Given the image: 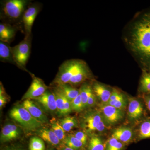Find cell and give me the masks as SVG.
Here are the masks:
<instances>
[{"mask_svg": "<svg viewBox=\"0 0 150 150\" xmlns=\"http://www.w3.org/2000/svg\"><path fill=\"white\" fill-rule=\"evenodd\" d=\"M131 35V46L137 54L150 59V13L146 14L135 24Z\"/></svg>", "mask_w": 150, "mask_h": 150, "instance_id": "6da1fadb", "label": "cell"}, {"mask_svg": "<svg viewBox=\"0 0 150 150\" xmlns=\"http://www.w3.org/2000/svg\"><path fill=\"white\" fill-rule=\"evenodd\" d=\"M1 19L6 23H12L22 19L30 2L27 0H7L1 2Z\"/></svg>", "mask_w": 150, "mask_h": 150, "instance_id": "7a4b0ae2", "label": "cell"}, {"mask_svg": "<svg viewBox=\"0 0 150 150\" xmlns=\"http://www.w3.org/2000/svg\"><path fill=\"white\" fill-rule=\"evenodd\" d=\"M9 115L12 119L26 131H36L43 125V123L33 117L23 105H17L13 108L9 112Z\"/></svg>", "mask_w": 150, "mask_h": 150, "instance_id": "3957f363", "label": "cell"}, {"mask_svg": "<svg viewBox=\"0 0 150 150\" xmlns=\"http://www.w3.org/2000/svg\"><path fill=\"white\" fill-rule=\"evenodd\" d=\"M83 62L79 60H67L59 67V71L53 83L56 86L68 83L79 69Z\"/></svg>", "mask_w": 150, "mask_h": 150, "instance_id": "277c9868", "label": "cell"}, {"mask_svg": "<svg viewBox=\"0 0 150 150\" xmlns=\"http://www.w3.org/2000/svg\"><path fill=\"white\" fill-rule=\"evenodd\" d=\"M31 39V35L25 36L20 43L11 47L12 53L17 66L25 71V66L30 54Z\"/></svg>", "mask_w": 150, "mask_h": 150, "instance_id": "5b68a950", "label": "cell"}, {"mask_svg": "<svg viewBox=\"0 0 150 150\" xmlns=\"http://www.w3.org/2000/svg\"><path fill=\"white\" fill-rule=\"evenodd\" d=\"M41 6L39 3L29 4L25 11L22 19L25 36L31 35L33 25L40 11Z\"/></svg>", "mask_w": 150, "mask_h": 150, "instance_id": "8992f818", "label": "cell"}, {"mask_svg": "<svg viewBox=\"0 0 150 150\" xmlns=\"http://www.w3.org/2000/svg\"><path fill=\"white\" fill-rule=\"evenodd\" d=\"M32 83L27 91L25 93L22 100L36 99L42 95L48 90V87L40 78L32 76Z\"/></svg>", "mask_w": 150, "mask_h": 150, "instance_id": "52a82bcc", "label": "cell"}, {"mask_svg": "<svg viewBox=\"0 0 150 150\" xmlns=\"http://www.w3.org/2000/svg\"><path fill=\"white\" fill-rule=\"evenodd\" d=\"M101 111L105 119L109 124L117 123L123 118L121 110L108 104H104L101 106Z\"/></svg>", "mask_w": 150, "mask_h": 150, "instance_id": "ba28073f", "label": "cell"}, {"mask_svg": "<svg viewBox=\"0 0 150 150\" xmlns=\"http://www.w3.org/2000/svg\"><path fill=\"white\" fill-rule=\"evenodd\" d=\"M54 94L56 97L57 111L59 115H66L72 111L71 102L59 91L54 89Z\"/></svg>", "mask_w": 150, "mask_h": 150, "instance_id": "9c48e42d", "label": "cell"}, {"mask_svg": "<svg viewBox=\"0 0 150 150\" xmlns=\"http://www.w3.org/2000/svg\"><path fill=\"white\" fill-rule=\"evenodd\" d=\"M22 105L30 112L33 117L38 121H40L43 124L48 122V118L46 115L40 108L31 100H25L23 101Z\"/></svg>", "mask_w": 150, "mask_h": 150, "instance_id": "30bf717a", "label": "cell"}, {"mask_svg": "<svg viewBox=\"0 0 150 150\" xmlns=\"http://www.w3.org/2000/svg\"><path fill=\"white\" fill-rule=\"evenodd\" d=\"M35 99L47 111L52 112L57 110L56 97L54 92L47 90L41 96Z\"/></svg>", "mask_w": 150, "mask_h": 150, "instance_id": "8fae6325", "label": "cell"}, {"mask_svg": "<svg viewBox=\"0 0 150 150\" xmlns=\"http://www.w3.org/2000/svg\"><path fill=\"white\" fill-rule=\"evenodd\" d=\"M21 130L16 125L12 123L6 124L2 129L1 134V142H9L20 136Z\"/></svg>", "mask_w": 150, "mask_h": 150, "instance_id": "7c38bea8", "label": "cell"}, {"mask_svg": "<svg viewBox=\"0 0 150 150\" xmlns=\"http://www.w3.org/2000/svg\"><path fill=\"white\" fill-rule=\"evenodd\" d=\"M17 30L15 25L6 23L0 24V40L5 43H10L14 38Z\"/></svg>", "mask_w": 150, "mask_h": 150, "instance_id": "4fadbf2b", "label": "cell"}, {"mask_svg": "<svg viewBox=\"0 0 150 150\" xmlns=\"http://www.w3.org/2000/svg\"><path fill=\"white\" fill-rule=\"evenodd\" d=\"M90 71L88 67L84 62L68 83L73 87L78 85L88 79Z\"/></svg>", "mask_w": 150, "mask_h": 150, "instance_id": "5bb4252c", "label": "cell"}, {"mask_svg": "<svg viewBox=\"0 0 150 150\" xmlns=\"http://www.w3.org/2000/svg\"><path fill=\"white\" fill-rule=\"evenodd\" d=\"M0 60L1 62H7L17 66L13 59L11 47L8 43L0 41Z\"/></svg>", "mask_w": 150, "mask_h": 150, "instance_id": "9a60e30c", "label": "cell"}, {"mask_svg": "<svg viewBox=\"0 0 150 150\" xmlns=\"http://www.w3.org/2000/svg\"><path fill=\"white\" fill-rule=\"evenodd\" d=\"M143 112V108L141 103L137 99L131 98L128 107V115L132 120L139 118Z\"/></svg>", "mask_w": 150, "mask_h": 150, "instance_id": "2e32d148", "label": "cell"}, {"mask_svg": "<svg viewBox=\"0 0 150 150\" xmlns=\"http://www.w3.org/2000/svg\"><path fill=\"white\" fill-rule=\"evenodd\" d=\"M93 91L104 104H107L109 101L112 93L104 86L97 83L94 84Z\"/></svg>", "mask_w": 150, "mask_h": 150, "instance_id": "e0dca14e", "label": "cell"}, {"mask_svg": "<svg viewBox=\"0 0 150 150\" xmlns=\"http://www.w3.org/2000/svg\"><path fill=\"white\" fill-rule=\"evenodd\" d=\"M103 120L102 116L99 112H93L89 114L85 120L86 129L88 131H95L97 127Z\"/></svg>", "mask_w": 150, "mask_h": 150, "instance_id": "ac0fdd59", "label": "cell"}, {"mask_svg": "<svg viewBox=\"0 0 150 150\" xmlns=\"http://www.w3.org/2000/svg\"><path fill=\"white\" fill-rule=\"evenodd\" d=\"M55 88L62 93L70 102L79 94V90H78L69 83L57 86Z\"/></svg>", "mask_w": 150, "mask_h": 150, "instance_id": "d6986e66", "label": "cell"}, {"mask_svg": "<svg viewBox=\"0 0 150 150\" xmlns=\"http://www.w3.org/2000/svg\"><path fill=\"white\" fill-rule=\"evenodd\" d=\"M133 133L131 129L128 128H118L113 132L111 137L115 138L119 142L127 143L131 139Z\"/></svg>", "mask_w": 150, "mask_h": 150, "instance_id": "ffe728a7", "label": "cell"}, {"mask_svg": "<svg viewBox=\"0 0 150 150\" xmlns=\"http://www.w3.org/2000/svg\"><path fill=\"white\" fill-rule=\"evenodd\" d=\"M38 135L42 139L54 146L59 144L61 142L52 129H40L38 131Z\"/></svg>", "mask_w": 150, "mask_h": 150, "instance_id": "44dd1931", "label": "cell"}, {"mask_svg": "<svg viewBox=\"0 0 150 150\" xmlns=\"http://www.w3.org/2000/svg\"><path fill=\"white\" fill-rule=\"evenodd\" d=\"M50 124L51 129L54 131L59 140L60 141H64L66 137L65 134L66 131L61 126L60 122L56 118H53L50 120Z\"/></svg>", "mask_w": 150, "mask_h": 150, "instance_id": "7402d4cb", "label": "cell"}, {"mask_svg": "<svg viewBox=\"0 0 150 150\" xmlns=\"http://www.w3.org/2000/svg\"><path fill=\"white\" fill-rule=\"evenodd\" d=\"M63 142L65 146L74 150L80 149L84 145L74 135H69L66 136Z\"/></svg>", "mask_w": 150, "mask_h": 150, "instance_id": "603a6c76", "label": "cell"}, {"mask_svg": "<svg viewBox=\"0 0 150 150\" xmlns=\"http://www.w3.org/2000/svg\"><path fill=\"white\" fill-rule=\"evenodd\" d=\"M60 124L64 130L69 132L77 126V122L76 118L72 116H67L60 120Z\"/></svg>", "mask_w": 150, "mask_h": 150, "instance_id": "cb8c5ba5", "label": "cell"}, {"mask_svg": "<svg viewBox=\"0 0 150 150\" xmlns=\"http://www.w3.org/2000/svg\"><path fill=\"white\" fill-rule=\"evenodd\" d=\"M106 144L99 137H92L90 141L88 150H104Z\"/></svg>", "mask_w": 150, "mask_h": 150, "instance_id": "d4e9b609", "label": "cell"}, {"mask_svg": "<svg viewBox=\"0 0 150 150\" xmlns=\"http://www.w3.org/2000/svg\"><path fill=\"white\" fill-rule=\"evenodd\" d=\"M93 91L92 88L89 85L84 84L79 89V93L81 98L83 108L86 107L87 101L91 93Z\"/></svg>", "mask_w": 150, "mask_h": 150, "instance_id": "484cf974", "label": "cell"}, {"mask_svg": "<svg viewBox=\"0 0 150 150\" xmlns=\"http://www.w3.org/2000/svg\"><path fill=\"white\" fill-rule=\"evenodd\" d=\"M45 146L43 139L37 137L31 138L30 142V150H45Z\"/></svg>", "mask_w": 150, "mask_h": 150, "instance_id": "4316f807", "label": "cell"}, {"mask_svg": "<svg viewBox=\"0 0 150 150\" xmlns=\"http://www.w3.org/2000/svg\"><path fill=\"white\" fill-rule=\"evenodd\" d=\"M123 147L121 142L111 137L108 142L106 150H122Z\"/></svg>", "mask_w": 150, "mask_h": 150, "instance_id": "83f0119b", "label": "cell"}, {"mask_svg": "<svg viewBox=\"0 0 150 150\" xmlns=\"http://www.w3.org/2000/svg\"><path fill=\"white\" fill-rule=\"evenodd\" d=\"M139 136L142 139L150 138V121H145L141 125Z\"/></svg>", "mask_w": 150, "mask_h": 150, "instance_id": "f1b7e54d", "label": "cell"}, {"mask_svg": "<svg viewBox=\"0 0 150 150\" xmlns=\"http://www.w3.org/2000/svg\"><path fill=\"white\" fill-rule=\"evenodd\" d=\"M71 104L72 110L74 111L79 112L84 109L81 98L80 93L74 99L71 101Z\"/></svg>", "mask_w": 150, "mask_h": 150, "instance_id": "f546056e", "label": "cell"}, {"mask_svg": "<svg viewBox=\"0 0 150 150\" xmlns=\"http://www.w3.org/2000/svg\"><path fill=\"white\" fill-rule=\"evenodd\" d=\"M142 90L150 93V74H146L143 76L141 82Z\"/></svg>", "mask_w": 150, "mask_h": 150, "instance_id": "4dcf8cb0", "label": "cell"}, {"mask_svg": "<svg viewBox=\"0 0 150 150\" xmlns=\"http://www.w3.org/2000/svg\"><path fill=\"white\" fill-rule=\"evenodd\" d=\"M106 104L114 106L115 108L121 110L126 107V102L124 98H122L120 99L109 101Z\"/></svg>", "mask_w": 150, "mask_h": 150, "instance_id": "1f68e13d", "label": "cell"}, {"mask_svg": "<svg viewBox=\"0 0 150 150\" xmlns=\"http://www.w3.org/2000/svg\"><path fill=\"white\" fill-rule=\"evenodd\" d=\"M8 100V96L6 93L2 83L1 82L0 85V108L1 109L6 104Z\"/></svg>", "mask_w": 150, "mask_h": 150, "instance_id": "d6a6232c", "label": "cell"}, {"mask_svg": "<svg viewBox=\"0 0 150 150\" xmlns=\"http://www.w3.org/2000/svg\"><path fill=\"white\" fill-rule=\"evenodd\" d=\"M74 136L76 138L82 142L85 145L87 141V136L86 134L82 131H78L74 134Z\"/></svg>", "mask_w": 150, "mask_h": 150, "instance_id": "836d02e7", "label": "cell"}, {"mask_svg": "<svg viewBox=\"0 0 150 150\" xmlns=\"http://www.w3.org/2000/svg\"><path fill=\"white\" fill-rule=\"evenodd\" d=\"M96 101V95L95 94L93 91L91 93L90 96L88 100L86 107H91L93 106L94 104H95Z\"/></svg>", "mask_w": 150, "mask_h": 150, "instance_id": "e575fe53", "label": "cell"}, {"mask_svg": "<svg viewBox=\"0 0 150 150\" xmlns=\"http://www.w3.org/2000/svg\"><path fill=\"white\" fill-rule=\"evenodd\" d=\"M123 98V95L120 93L116 90H114L111 93V96L110 97L109 101L120 99V98Z\"/></svg>", "mask_w": 150, "mask_h": 150, "instance_id": "d590c367", "label": "cell"}, {"mask_svg": "<svg viewBox=\"0 0 150 150\" xmlns=\"http://www.w3.org/2000/svg\"><path fill=\"white\" fill-rule=\"evenodd\" d=\"M105 128V124L104 121L103 120L100 121V123L97 127L95 131H102L104 130Z\"/></svg>", "mask_w": 150, "mask_h": 150, "instance_id": "8d00e7d4", "label": "cell"}, {"mask_svg": "<svg viewBox=\"0 0 150 150\" xmlns=\"http://www.w3.org/2000/svg\"><path fill=\"white\" fill-rule=\"evenodd\" d=\"M146 103L148 110H149L150 112V97H147L146 98Z\"/></svg>", "mask_w": 150, "mask_h": 150, "instance_id": "74e56055", "label": "cell"}, {"mask_svg": "<svg viewBox=\"0 0 150 150\" xmlns=\"http://www.w3.org/2000/svg\"><path fill=\"white\" fill-rule=\"evenodd\" d=\"M60 150H74L73 149H71V148L68 147L67 146H63V147H62V148H61L60 149Z\"/></svg>", "mask_w": 150, "mask_h": 150, "instance_id": "f35d334b", "label": "cell"}, {"mask_svg": "<svg viewBox=\"0 0 150 150\" xmlns=\"http://www.w3.org/2000/svg\"><path fill=\"white\" fill-rule=\"evenodd\" d=\"M5 150H22L21 149H16V148H11V149H7Z\"/></svg>", "mask_w": 150, "mask_h": 150, "instance_id": "ab89813d", "label": "cell"}]
</instances>
